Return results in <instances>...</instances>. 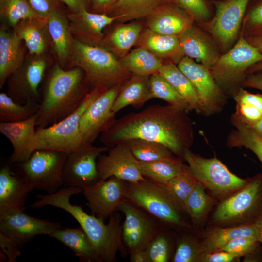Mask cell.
<instances>
[{"instance_id":"cell-1","label":"cell","mask_w":262,"mask_h":262,"mask_svg":"<svg viewBox=\"0 0 262 262\" xmlns=\"http://www.w3.org/2000/svg\"><path fill=\"white\" fill-rule=\"evenodd\" d=\"M185 111L167 105H153L115 119L101 133L100 141L112 147L131 138L160 143L175 155L183 157L193 142L192 122Z\"/></svg>"},{"instance_id":"cell-2","label":"cell","mask_w":262,"mask_h":262,"mask_svg":"<svg viewBox=\"0 0 262 262\" xmlns=\"http://www.w3.org/2000/svg\"><path fill=\"white\" fill-rule=\"evenodd\" d=\"M44 81L36 127L50 126L70 115L92 89L89 91L91 86L81 68L64 69L57 61Z\"/></svg>"},{"instance_id":"cell-3","label":"cell","mask_w":262,"mask_h":262,"mask_svg":"<svg viewBox=\"0 0 262 262\" xmlns=\"http://www.w3.org/2000/svg\"><path fill=\"white\" fill-rule=\"evenodd\" d=\"M74 187H64L44 197L46 205L62 209L69 213L79 223L90 239L100 262H115L119 252L121 257L128 255L122 237V216L118 211L109 217L107 224L94 214H88L81 206L72 205L70 197L78 193Z\"/></svg>"},{"instance_id":"cell-4","label":"cell","mask_w":262,"mask_h":262,"mask_svg":"<svg viewBox=\"0 0 262 262\" xmlns=\"http://www.w3.org/2000/svg\"><path fill=\"white\" fill-rule=\"evenodd\" d=\"M81 68L87 82L93 87L107 88L123 84L132 74L112 52L100 46L84 44L74 38L68 65L66 69Z\"/></svg>"},{"instance_id":"cell-5","label":"cell","mask_w":262,"mask_h":262,"mask_svg":"<svg viewBox=\"0 0 262 262\" xmlns=\"http://www.w3.org/2000/svg\"><path fill=\"white\" fill-rule=\"evenodd\" d=\"M125 197L164 228L188 227L181 214L186 212L166 189L147 179L137 183L127 182Z\"/></svg>"},{"instance_id":"cell-6","label":"cell","mask_w":262,"mask_h":262,"mask_svg":"<svg viewBox=\"0 0 262 262\" xmlns=\"http://www.w3.org/2000/svg\"><path fill=\"white\" fill-rule=\"evenodd\" d=\"M107 88L97 86L86 95L80 106L60 121L47 127H36L35 150H49L70 153L82 144L80 131L81 117L88 107Z\"/></svg>"},{"instance_id":"cell-7","label":"cell","mask_w":262,"mask_h":262,"mask_svg":"<svg viewBox=\"0 0 262 262\" xmlns=\"http://www.w3.org/2000/svg\"><path fill=\"white\" fill-rule=\"evenodd\" d=\"M261 61L262 53L240 35L232 48L221 54L210 70L224 92L233 95L242 87L248 69Z\"/></svg>"},{"instance_id":"cell-8","label":"cell","mask_w":262,"mask_h":262,"mask_svg":"<svg viewBox=\"0 0 262 262\" xmlns=\"http://www.w3.org/2000/svg\"><path fill=\"white\" fill-rule=\"evenodd\" d=\"M183 158L190 173L215 196L223 197L245 186L250 179H243L232 173L216 158H206L187 149Z\"/></svg>"},{"instance_id":"cell-9","label":"cell","mask_w":262,"mask_h":262,"mask_svg":"<svg viewBox=\"0 0 262 262\" xmlns=\"http://www.w3.org/2000/svg\"><path fill=\"white\" fill-rule=\"evenodd\" d=\"M249 0L213 1L214 7L213 17L206 22L196 23L212 36L221 54L231 49L238 40L243 19Z\"/></svg>"},{"instance_id":"cell-10","label":"cell","mask_w":262,"mask_h":262,"mask_svg":"<svg viewBox=\"0 0 262 262\" xmlns=\"http://www.w3.org/2000/svg\"><path fill=\"white\" fill-rule=\"evenodd\" d=\"M67 154L49 150H35L19 163L22 175L33 189L51 194L63 185V172Z\"/></svg>"},{"instance_id":"cell-11","label":"cell","mask_w":262,"mask_h":262,"mask_svg":"<svg viewBox=\"0 0 262 262\" xmlns=\"http://www.w3.org/2000/svg\"><path fill=\"white\" fill-rule=\"evenodd\" d=\"M48 52L29 55L22 66L8 78L7 94L16 102L40 103L39 85L44 80L52 61Z\"/></svg>"},{"instance_id":"cell-12","label":"cell","mask_w":262,"mask_h":262,"mask_svg":"<svg viewBox=\"0 0 262 262\" xmlns=\"http://www.w3.org/2000/svg\"><path fill=\"white\" fill-rule=\"evenodd\" d=\"M262 214V175H257L216 209L213 221L224 223L238 219L255 222Z\"/></svg>"},{"instance_id":"cell-13","label":"cell","mask_w":262,"mask_h":262,"mask_svg":"<svg viewBox=\"0 0 262 262\" xmlns=\"http://www.w3.org/2000/svg\"><path fill=\"white\" fill-rule=\"evenodd\" d=\"M117 211L125 216L122 223V237L129 254L145 249L164 228L149 214L126 198L120 204Z\"/></svg>"},{"instance_id":"cell-14","label":"cell","mask_w":262,"mask_h":262,"mask_svg":"<svg viewBox=\"0 0 262 262\" xmlns=\"http://www.w3.org/2000/svg\"><path fill=\"white\" fill-rule=\"evenodd\" d=\"M108 147H97L82 144L76 150L67 154L63 172L64 187L81 189L94 185L100 180L96 160Z\"/></svg>"},{"instance_id":"cell-15","label":"cell","mask_w":262,"mask_h":262,"mask_svg":"<svg viewBox=\"0 0 262 262\" xmlns=\"http://www.w3.org/2000/svg\"><path fill=\"white\" fill-rule=\"evenodd\" d=\"M177 66L196 90L200 112L210 115L220 110L225 103L226 94L217 84L210 69L186 56Z\"/></svg>"},{"instance_id":"cell-16","label":"cell","mask_w":262,"mask_h":262,"mask_svg":"<svg viewBox=\"0 0 262 262\" xmlns=\"http://www.w3.org/2000/svg\"><path fill=\"white\" fill-rule=\"evenodd\" d=\"M122 84L107 89L86 109L80 122L82 144H92L113 123L115 113L112 108Z\"/></svg>"},{"instance_id":"cell-17","label":"cell","mask_w":262,"mask_h":262,"mask_svg":"<svg viewBox=\"0 0 262 262\" xmlns=\"http://www.w3.org/2000/svg\"><path fill=\"white\" fill-rule=\"evenodd\" d=\"M63 227L58 222L35 218L24 211L0 217V232L11 239L20 249L38 235L49 236Z\"/></svg>"},{"instance_id":"cell-18","label":"cell","mask_w":262,"mask_h":262,"mask_svg":"<svg viewBox=\"0 0 262 262\" xmlns=\"http://www.w3.org/2000/svg\"><path fill=\"white\" fill-rule=\"evenodd\" d=\"M97 169L100 180L114 176L134 183L146 179L141 172L139 161L124 142L112 147L107 155L100 154L98 158Z\"/></svg>"},{"instance_id":"cell-19","label":"cell","mask_w":262,"mask_h":262,"mask_svg":"<svg viewBox=\"0 0 262 262\" xmlns=\"http://www.w3.org/2000/svg\"><path fill=\"white\" fill-rule=\"evenodd\" d=\"M127 182L112 176L82 189L92 214L105 220L126 198Z\"/></svg>"},{"instance_id":"cell-20","label":"cell","mask_w":262,"mask_h":262,"mask_svg":"<svg viewBox=\"0 0 262 262\" xmlns=\"http://www.w3.org/2000/svg\"><path fill=\"white\" fill-rule=\"evenodd\" d=\"M71 33L78 41L100 46L104 37L103 30L116 21L115 16L96 13L84 8L77 13L67 12Z\"/></svg>"},{"instance_id":"cell-21","label":"cell","mask_w":262,"mask_h":262,"mask_svg":"<svg viewBox=\"0 0 262 262\" xmlns=\"http://www.w3.org/2000/svg\"><path fill=\"white\" fill-rule=\"evenodd\" d=\"M37 112L27 120L16 122H0V132L11 142L13 152L10 160L21 163L27 161L35 150Z\"/></svg>"},{"instance_id":"cell-22","label":"cell","mask_w":262,"mask_h":262,"mask_svg":"<svg viewBox=\"0 0 262 262\" xmlns=\"http://www.w3.org/2000/svg\"><path fill=\"white\" fill-rule=\"evenodd\" d=\"M186 56L210 69L221 54L212 36L196 23L178 37Z\"/></svg>"},{"instance_id":"cell-23","label":"cell","mask_w":262,"mask_h":262,"mask_svg":"<svg viewBox=\"0 0 262 262\" xmlns=\"http://www.w3.org/2000/svg\"><path fill=\"white\" fill-rule=\"evenodd\" d=\"M33 188L22 176L7 166L0 170V217L24 211L28 194Z\"/></svg>"},{"instance_id":"cell-24","label":"cell","mask_w":262,"mask_h":262,"mask_svg":"<svg viewBox=\"0 0 262 262\" xmlns=\"http://www.w3.org/2000/svg\"><path fill=\"white\" fill-rule=\"evenodd\" d=\"M195 23L175 1L165 4L147 18V28L156 33L178 37Z\"/></svg>"},{"instance_id":"cell-25","label":"cell","mask_w":262,"mask_h":262,"mask_svg":"<svg viewBox=\"0 0 262 262\" xmlns=\"http://www.w3.org/2000/svg\"><path fill=\"white\" fill-rule=\"evenodd\" d=\"M8 26L2 24L0 28V89L9 76L22 66L27 56L24 42Z\"/></svg>"},{"instance_id":"cell-26","label":"cell","mask_w":262,"mask_h":262,"mask_svg":"<svg viewBox=\"0 0 262 262\" xmlns=\"http://www.w3.org/2000/svg\"><path fill=\"white\" fill-rule=\"evenodd\" d=\"M12 28L24 42L29 55L47 53L52 47L48 18L37 17L22 20Z\"/></svg>"},{"instance_id":"cell-27","label":"cell","mask_w":262,"mask_h":262,"mask_svg":"<svg viewBox=\"0 0 262 262\" xmlns=\"http://www.w3.org/2000/svg\"><path fill=\"white\" fill-rule=\"evenodd\" d=\"M48 27L52 42V49L60 66L66 69L70 58L74 38L71 33L66 12L61 7L48 18Z\"/></svg>"},{"instance_id":"cell-28","label":"cell","mask_w":262,"mask_h":262,"mask_svg":"<svg viewBox=\"0 0 262 262\" xmlns=\"http://www.w3.org/2000/svg\"><path fill=\"white\" fill-rule=\"evenodd\" d=\"M151 52L163 61L177 65L185 55L177 36L164 35L146 28L136 44Z\"/></svg>"},{"instance_id":"cell-29","label":"cell","mask_w":262,"mask_h":262,"mask_svg":"<svg viewBox=\"0 0 262 262\" xmlns=\"http://www.w3.org/2000/svg\"><path fill=\"white\" fill-rule=\"evenodd\" d=\"M150 76L132 74L121 87L112 108L114 113L129 105L139 108L150 100Z\"/></svg>"},{"instance_id":"cell-30","label":"cell","mask_w":262,"mask_h":262,"mask_svg":"<svg viewBox=\"0 0 262 262\" xmlns=\"http://www.w3.org/2000/svg\"><path fill=\"white\" fill-rule=\"evenodd\" d=\"M174 0H116L106 14L115 16L116 21H129L147 18L165 4Z\"/></svg>"},{"instance_id":"cell-31","label":"cell","mask_w":262,"mask_h":262,"mask_svg":"<svg viewBox=\"0 0 262 262\" xmlns=\"http://www.w3.org/2000/svg\"><path fill=\"white\" fill-rule=\"evenodd\" d=\"M143 29L138 22L120 25L114 29L103 38L100 45L114 53L119 59L130 51L137 44Z\"/></svg>"},{"instance_id":"cell-32","label":"cell","mask_w":262,"mask_h":262,"mask_svg":"<svg viewBox=\"0 0 262 262\" xmlns=\"http://www.w3.org/2000/svg\"><path fill=\"white\" fill-rule=\"evenodd\" d=\"M49 236L70 248L80 262H100L90 239L81 227L63 228Z\"/></svg>"},{"instance_id":"cell-33","label":"cell","mask_w":262,"mask_h":262,"mask_svg":"<svg viewBox=\"0 0 262 262\" xmlns=\"http://www.w3.org/2000/svg\"><path fill=\"white\" fill-rule=\"evenodd\" d=\"M139 165L145 178L164 187L170 179L184 172L187 168L176 156L151 162L139 161Z\"/></svg>"},{"instance_id":"cell-34","label":"cell","mask_w":262,"mask_h":262,"mask_svg":"<svg viewBox=\"0 0 262 262\" xmlns=\"http://www.w3.org/2000/svg\"><path fill=\"white\" fill-rule=\"evenodd\" d=\"M159 74L165 78L184 99L188 110L200 112L198 95L195 88L177 65L170 61H164Z\"/></svg>"},{"instance_id":"cell-35","label":"cell","mask_w":262,"mask_h":262,"mask_svg":"<svg viewBox=\"0 0 262 262\" xmlns=\"http://www.w3.org/2000/svg\"><path fill=\"white\" fill-rule=\"evenodd\" d=\"M240 237H248L257 240V227L255 222L233 227L216 229L211 230L207 235L201 247L200 254L218 250L220 247L229 241Z\"/></svg>"},{"instance_id":"cell-36","label":"cell","mask_w":262,"mask_h":262,"mask_svg":"<svg viewBox=\"0 0 262 262\" xmlns=\"http://www.w3.org/2000/svg\"><path fill=\"white\" fill-rule=\"evenodd\" d=\"M132 74L150 76L159 73L164 61L148 49L138 46L119 59Z\"/></svg>"},{"instance_id":"cell-37","label":"cell","mask_w":262,"mask_h":262,"mask_svg":"<svg viewBox=\"0 0 262 262\" xmlns=\"http://www.w3.org/2000/svg\"><path fill=\"white\" fill-rule=\"evenodd\" d=\"M236 102L234 116L248 124L262 116V94H252L239 88L233 95Z\"/></svg>"},{"instance_id":"cell-38","label":"cell","mask_w":262,"mask_h":262,"mask_svg":"<svg viewBox=\"0 0 262 262\" xmlns=\"http://www.w3.org/2000/svg\"><path fill=\"white\" fill-rule=\"evenodd\" d=\"M231 121L235 130L229 136V146L232 147L243 146L250 149L262 164V138L249 126L233 115Z\"/></svg>"},{"instance_id":"cell-39","label":"cell","mask_w":262,"mask_h":262,"mask_svg":"<svg viewBox=\"0 0 262 262\" xmlns=\"http://www.w3.org/2000/svg\"><path fill=\"white\" fill-rule=\"evenodd\" d=\"M39 103L29 101L21 104L15 101L7 94L0 93V121L16 122L28 119L38 111Z\"/></svg>"},{"instance_id":"cell-40","label":"cell","mask_w":262,"mask_h":262,"mask_svg":"<svg viewBox=\"0 0 262 262\" xmlns=\"http://www.w3.org/2000/svg\"><path fill=\"white\" fill-rule=\"evenodd\" d=\"M135 157L139 161L151 162L171 158L175 155L162 144L140 138L124 140Z\"/></svg>"},{"instance_id":"cell-41","label":"cell","mask_w":262,"mask_h":262,"mask_svg":"<svg viewBox=\"0 0 262 262\" xmlns=\"http://www.w3.org/2000/svg\"><path fill=\"white\" fill-rule=\"evenodd\" d=\"M150 99L158 98L165 101L168 105L189 111L188 106L184 99L173 86L163 76L155 74L150 76Z\"/></svg>"},{"instance_id":"cell-42","label":"cell","mask_w":262,"mask_h":262,"mask_svg":"<svg viewBox=\"0 0 262 262\" xmlns=\"http://www.w3.org/2000/svg\"><path fill=\"white\" fill-rule=\"evenodd\" d=\"M0 16L11 28L22 20L40 17L26 0H0Z\"/></svg>"},{"instance_id":"cell-43","label":"cell","mask_w":262,"mask_h":262,"mask_svg":"<svg viewBox=\"0 0 262 262\" xmlns=\"http://www.w3.org/2000/svg\"><path fill=\"white\" fill-rule=\"evenodd\" d=\"M212 204L213 200L206 193L205 186L197 181L186 201V213L194 223H197L205 216Z\"/></svg>"},{"instance_id":"cell-44","label":"cell","mask_w":262,"mask_h":262,"mask_svg":"<svg viewBox=\"0 0 262 262\" xmlns=\"http://www.w3.org/2000/svg\"><path fill=\"white\" fill-rule=\"evenodd\" d=\"M196 182L197 180L190 173L187 166L184 172L170 179L164 188L186 212L187 199Z\"/></svg>"},{"instance_id":"cell-45","label":"cell","mask_w":262,"mask_h":262,"mask_svg":"<svg viewBox=\"0 0 262 262\" xmlns=\"http://www.w3.org/2000/svg\"><path fill=\"white\" fill-rule=\"evenodd\" d=\"M240 35L245 38L262 36V0H250L243 19Z\"/></svg>"},{"instance_id":"cell-46","label":"cell","mask_w":262,"mask_h":262,"mask_svg":"<svg viewBox=\"0 0 262 262\" xmlns=\"http://www.w3.org/2000/svg\"><path fill=\"white\" fill-rule=\"evenodd\" d=\"M194 19L196 23L210 20L214 14V7L210 0H174Z\"/></svg>"},{"instance_id":"cell-47","label":"cell","mask_w":262,"mask_h":262,"mask_svg":"<svg viewBox=\"0 0 262 262\" xmlns=\"http://www.w3.org/2000/svg\"><path fill=\"white\" fill-rule=\"evenodd\" d=\"M162 229L146 248L149 262H167L170 258V242L165 231Z\"/></svg>"},{"instance_id":"cell-48","label":"cell","mask_w":262,"mask_h":262,"mask_svg":"<svg viewBox=\"0 0 262 262\" xmlns=\"http://www.w3.org/2000/svg\"><path fill=\"white\" fill-rule=\"evenodd\" d=\"M258 244V241L255 238L240 237L227 242L218 250L227 251L237 258L253 252L256 249Z\"/></svg>"},{"instance_id":"cell-49","label":"cell","mask_w":262,"mask_h":262,"mask_svg":"<svg viewBox=\"0 0 262 262\" xmlns=\"http://www.w3.org/2000/svg\"><path fill=\"white\" fill-rule=\"evenodd\" d=\"M200 257L199 247L186 237L181 239L177 245L172 258L173 262H193L197 261Z\"/></svg>"},{"instance_id":"cell-50","label":"cell","mask_w":262,"mask_h":262,"mask_svg":"<svg viewBox=\"0 0 262 262\" xmlns=\"http://www.w3.org/2000/svg\"><path fill=\"white\" fill-rule=\"evenodd\" d=\"M34 12L41 17L48 18L55 11L62 7L60 0H26Z\"/></svg>"},{"instance_id":"cell-51","label":"cell","mask_w":262,"mask_h":262,"mask_svg":"<svg viewBox=\"0 0 262 262\" xmlns=\"http://www.w3.org/2000/svg\"><path fill=\"white\" fill-rule=\"evenodd\" d=\"M0 249L8 257V262H15L21 256L20 249L8 237L0 232Z\"/></svg>"},{"instance_id":"cell-52","label":"cell","mask_w":262,"mask_h":262,"mask_svg":"<svg viewBox=\"0 0 262 262\" xmlns=\"http://www.w3.org/2000/svg\"><path fill=\"white\" fill-rule=\"evenodd\" d=\"M235 258L229 252L218 250L202 255L201 260L207 262H230Z\"/></svg>"},{"instance_id":"cell-53","label":"cell","mask_w":262,"mask_h":262,"mask_svg":"<svg viewBox=\"0 0 262 262\" xmlns=\"http://www.w3.org/2000/svg\"><path fill=\"white\" fill-rule=\"evenodd\" d=\"M242 87H249L262 91V72L247 74L242 83Z\"/></svg>"},{"instance_id":"cell-54","label":"cell","mask_w":262,"mask_h":262,"mask_svg":"<svg viewBox=\"0 0 262 262\" xmlns=\"http://www.w3.org/2000/svg\"><path fill=\"white\" fill-rule=\"evenodd\" d=\"M116 0H90L92 11L96 13H105L108 12Z\"/></svg>"},{"instance_id":"cell-55","label":"cell","mask_w":262,"mask_h":262,"mask_svg":"<svg viewBox=\"0 0 262 262\" xmlns=\"http://www.w3.org/2000/svg\"><path fill=\"white\" fill-rule=\"evenodd\" d=\"M65 4L69 10V12L77 13L83 9H88L90 5V0H60Z\"/></svg>"},{"instance_id":"cell-56","label":"cell","mask_w":262,"mask_h":262,"mask_svg":"<svg viewBox=\"0 0 262 262\" xmlns=\"http://www.w3.org/2000/svg\"><path fill=\"white\" fill-rule=\"evenodd\" d=\"M129 260L131 262H149L146 249L136 250L130 253Z\"/></svg>"},{"instance_id":"cell-57","label":"cell","mask_w":262,"mask_h":262,"mask_svg":"<svg viewBox=\"0 0 262 262\" xmlns=\"http://www.w3.org/2000/svg\"><path fill=\"white\" fill-rule=\"evenodd\" d=\"M246 125L262 138V116L257 121Z\"/></svg>"},{"instance_id":"cell-58","label":"cell","mask_w":262,"mask_h":262,"mask_svg":"<svg viewBox=\"0 0 262 262\" xmlns=\"http://www.w3.org/2000/svg\"><path fill=\"white\" fill-rule=\"evenodd\" d=\"M248 43L262 53V36L245 38Z\"/></svg>"},{"instance_id":"cell-59","label":"cell","mask_w":262,"mask_h":262,"mask_svg":"<svg viewBox=\"0 0 262 262\" xmlns=\"http://www.w3.org/2000/svg\"><path fill=\"white\" fill-rule=\"evenodd\" d=\"M255 223L257 227V240L262 245V214L255 221Z\"/></svg>"},{"instance_id":"cell-60","label":"cell","mask_w":262,"mask_h":262,"mask_svg":"<svg viewBox=\"0 0 262 262\" xmlns=\"http://www.w3.org/2000/svg\"><path fill=\"white\" fill-rule=\"evenodd\" d=\"M262 72V61L258 62L251 66L247 71V74Z\"/></svg>"},{"instance_id":"cell-61","label":"cell","mask_w":262,"mask_h":262,"mask_svg":"<svg viewBox=\"0 0 262 262\" xmlns=\"http://www.w3.org/2000/svg\"><path fill=\"white\" fill-rule=\"evenodd\" d=\"M0 262H8V257L6 254L0 249Z\"/></svg>"},{"instance_id":"cell-62","label":"cell","mask_w":262,"mask_h":262,"mask_svg":"<svg viewBox=\"0 0 262 262\" xmlns=\"http://www.w3.org/2000/svg\"><path fill=\"white\" fill-rule=\"evenodd\" d=\"M210 0L212 1H221L223 0Z\"/></svg>"}]
</instances>
